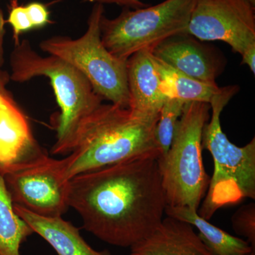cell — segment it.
Listing matches in <instances>:
<instances>
[{
	"label": "cell",
	"instance_id": "19",
	"mask_svg": "<svg viewBox=\"0 0 255 255\" xmlns=\"http://www.w3.org/2000/svg\"><path fill=\"white\" fill-rule=\"evenodd\" d=\"M231 222L233 230L255 249V203L241 206L233 215Z\"/></svg>",
	"mask_w": 255,
	"mask_h": 255
},
{
	"label": "cell",
	"instance_id": "14",
	"mask_svg": "<svg viewBox=\"0 0 255 255\" xmlns=\"http://www.w3.org/2000/svg\"><path fill=\"white\" fill-rule=\"evenodd\" d=\"M15 212L30 228L43 238L58 255H111L108 251H97L87 244L72 223L58 217L33 214L14 204Z\"/></svg>",
	"mask_w": 255,
	"mask_h": 255
},
{
	"label": "cell",
	"instance_id": "8",
	"mask_svg": "<svg viewBox=\"0 0 255 255\" xmlns=\"http://www.w3.org/2000/svg\"><path fill=\"white\" fill-rule=\"evenodd\" d=\"M14 204L46 217H58L67 211L69 182L63 159L50 158L43 150L15 164L2 174Z\"/></svg>",
	"mask_w": 255,
	"mask_h": 255
},
{
	"label": "cell",
	"instance_id": "2",
	"mask_svg": "<svg viewBox=\"0 0 255 255\" xmlns=\"http://www.w3.org/2000/svg\"><path fill=\"white\" fill-rule=\"evenodd\" d=\"M158 118H141L129 109L102 104L84 121L70 155L63 159L65 178L70 180L142 156L159 157L155 139Z\"/></svg>",
	"mask_w": 255,
	"mask_h": 255
},
{
	"label": "cell",
	"instance_id": "7",
	"mask_svg": "<svg viewBox=\"0 0 255 255\" xmlns=\"http://www.w3.org/2000/svg\"><path fill=\"white\" fill-rule=\"evenodd\" d=\"M196 0H164L140 9L124 7L117 17L105 14L100 21L101 38L107 50L127 60L140 50H152L170 37L188 33Z\"/></svg>",
	"mask_w": 255,
	"mask_h": 255
},
{
	"label": "cell",
	"instance_id": "24",
	"mask_svg": "<svg viewBox=\"0 0 255 255\" xmlns=\"http://www.w3.org/2000/svg\"><path fill=\"white\" fill-rule=\"evenodd\" d=\"M5 19L4 14H3L2 10L0 7V67L4 63V48H3V43H4V37L5 34Z\"/></svg>",
	"mask_w": 255,
	"mask_h": 255
},
{
	"label": "cell",
	"instance_id": "6",
	"mask_svg": "<svg viewBox=\"0 0 255 255\" xmlns=\"http://www.w3.org/2000/svg\"><path fill=\"white\" fill-rule=\"evenodd\" d=\"M105 14L102 4H94L87 29L80 38L56 36L40 43L48 55L65 60L78 70L91 84L94 91L113 105L128 109L127 60H121L107 50L101 38L100 21Z\"/></svg>",
	"mask_w": 255,
	"mask_h": 255
},
{
	"label": "cell",
	"instance_id": "13",
	"mask_svg": "<svg viewBox=\"0 0 255 255\" xmlns=\"http://www.w3.org/2000/svg\"><path fill=\"white\" fill-rule=\"evenodd\" d=\"M130 250V255H216L201 241L191 225L169 216Z\"/></svg>",
	"mask_w": 255,
	"mask_h": 255
},
{
	"label": "cell",
	"instance_id": "18",
	"mask_svg": "<svg viewBox=\"0 0 255 255\" xmlns=\"http://www.w3.org/2000/svg\"><path fill=\"white\" fill-rule=\"evenodd\" d=\"M185 102L174 99H166L160 112L155 128V139L160 156L168 152L173 140L176 128Z\"/></svg>",
	"mask_w": 255,
	"mask_h": 255
},
{
	"label": "cell",
	"instance_id": "11",
	"mask_svg": "<svg viewBox=\"0 0 255 255\" xmlns=\"http://www.w3.org/2000/svg\"><path fill=\"white\" fill-rule=\"evenodd\" d=\"M41 151L12 96L9 92L0 93V174Z\"/></svg>",
	"mask_w": 255,
	"mask_h": 255
},
{
	"label": "cell",
	"instance_id": "16",
	"mask_svg": "<svg viewBox=\"0 0 255 255\" xmlns=\"http://www.w3.org/2000/svg\"><path fill=\"white\" fill-rule=\"evenodd\" d=\"M153 58L159 77V90L167 99L179 100L185 103H209L213 96L221 90L217 85L199 81L171 68L154 56Z\"/></svg>",
	"mask_w": 255,
	"mask_h": 255
},
{
	"label": "cell",
	"instance_id": "5",
	"mask_svg": "<svg viewBox=\"0 0 255 255\" xmlns=\"http://www.w3.org/2000/svg\"><path fill=\"white\" fill-rule=\"evenodd\" d=\"M211 106L185 103L168 152L157 159L166 204L198 211L209 188L202 157V132Z\"/></svg>",
	"mask_w": 255,
	"mask_h": 255
},
{
	"label": "cell",
	"instance_id": "1",
	"mask_svg": "<svg viewBox=\"0 0 255 255\" xmlns=\"http://www.w3.org/2000/svg\"><path fill=\"white\" fill-rule=\"evenodd\" d=\"M158 156L135 157L75 176L68 206L85 230L112 246L131 248L158 227L165 197Z\"/></svg>",
	"mask_w": 255,
	"mask_h": 255
},
{
	"label": "cell",
	"instance_id": "26",
	"mask_svg": "<svg viewBox=\"0 0 255 255\" xmlns=\"http://www.w3.org/2000/svg\"><path fill=\"white\" fill-rule=\"evenodd\" d=\"M247 1H249V2L255 7V0H247Z\"/></svg>",
	"mask_w": 255,
	"mask_h": 255
},
{
	"label": "cell",
	"instance_id": "4",
	"mask_svg": "<svg viewBox=\"0 0 255 255\" xmlns=\"http://www.w3.org/2000/svg\"><path fill=\"white\" fill-rule=\"evenodd\" d=\"M238 91L237 85H229L213 96L212 116L203 129L202 148L212 155L214 169L198 214L208 221L221 208L255 199V138L239 147L230 141L221 127V113Z\"/></svg>",
	"mask_w": 255,
	"mask_h": 255
},
{
	"label": "cell",
	"instance_id": "10",
	"mask_svg": "<svg viewBox=\"0 0 255 255\" xmlns=\"http://www.w3.org/2000/svg\"><path fill=\"white\" fill-rule=\"evenodd\" d=\"M152 54L171 68L199 81L217 85L225 61L212 47L203 44L189 33L177 35L161 42Z\"/></svg>",
	"mask_w": 255,
	"mask_h": 255
},
{
	"label": "cell",
	"instance_id": "20",
	"mask_svg": "<svg viewBox=\"0 0 255 255\" xmlns=\"http://www.w3.org/2000/svg\"><path fill=\"white\" fill-rule=\"evenodd\" d=\"M5 23L12 27L15 45L19 43L21 34L33 29L26 6L18 4V0L10 1L9 17L5 20Z\"/></svg>",
	"mask_w": 255,
	"mask_h": 255
},
{
	"label": "cell",
	"instance_id": "12",
	"mask_svg": "<svg viewBox=\"0 0 255 255\" xmlns=\"http://www.w3.org/2000/svg\"><path fill=\"white\" fill-rule=\"evenodd\" d=\"M129 110L136 117L158 118L166 97L159 90V77L152 50L132 54L127 63Z\"/></svg>",
	"mask_w": 255,
	"mask_h": 255
},
{
	"label": "cell",
	"instance_id": "15",
	"mask_svg": "<svg viewBox=\"0 0 255 255\" xmlns=\"http://www.w3.org/2000/svg\"><path fill=\"white\" fill-rule=\"evenodd\" d=\"M165 214L197 228L201 241L216 255H246L255 251L248 241L211 224L196 210L166 206Z\"/></svg>",
	"mask_w": 255,
	"mask_h": 255
},
{
	"label": "cell",
	"instance_id": "27",
	"mask_svg": "<svg viewBox=\"0 0 255 255\" xmlns=\"http://www.w3.org/2000/svg\"><path fill=\"white\" fill-rule=\"evenodd\" d=\"M246 255H255V251L251 252V253H248V254H247Z\"/></svg>",
	"mask_w": 255,
	"mask_h": 255
},
{
	"label": "cell",
	"instance_id": "23",
	"mask_svg": "<svg viewBox=\"0 0 255 255\" xmlns=\"http://www.w3.org/2000/svg\"><path fill=\"white\" fill-rule=\"evenodd\" d=\"M242 55V65L249 67L253 75L255 73V44L250 46L243 52Z\"/></svg>",
	"mask_w": 255,
	"mask_h": 255
},
{
	"label": "cell",
	"instance_id": "17",
	"mask_svg": "<svg viewBox=\"0 0 255 255\" xmlns=\"http://www.w3.org/2000/svg\"><path fill=\"white\" fill-rule=\"evenodd\" d=\"M33 230L16 214L14 203L0 174V255H20V248Z\"/></svg>",
	"mask_w": 255,
	"mask_h": 255
},
{
	"label": "cell",
	"instance_id": "22",
	"mask_svg": "<svg viewBox=\"0 0 255 255\" xmlns=\"http://www.w3.org/2000/svg\"><path fill=\"white\" fill-rule=\"evenodd\" d=\"M84 2L92 4H117L129 9H140L146 7L147 4L141 0H83Z\"/></svg>",
	"mask_w": 255,
	"mask_h": 255
},
{
	"label": "cell",
	"instance_id": "21",
	"mask_svg": "<svg viewBox=\"0 0 255 255\" xmlns=\"http://www.w3.org/2000/svg\"><path fill=\"white\" fill-rule=\"evenodd\" d=\"M26 10L33 28L44 27L48 23H51L50 20V12L46 4L43 3L33 1L26 5Z\"/></svg>",
	"mask_w": 255,
	"mask_h": 255
},
{
	"label": "cell",
	"instance_id": "3",
	"mask_svg": "<svg viewBox=\"0 0 255 255\" xmlns=\"http://www.w3.org/2000/svg\"><path fill=\"white\" fill-rule=\"evenodd\" d=\"M10 80L24 82L38 76L49 79L60 114L57 119L56 141L53 155L70 153L84 121L102 105L87 79L75 67L54 55L43 57L27 40L14 45L10 56Z\"/></svg>",
	"mask_w": 255,
	"mask_h": 255
},
{
	"label": "cell",
	"instance_id": "9",
	"mask_svg": "<svg viewBox=\"0 0 255 255\" xmlns=\"http://www.w3.org/2000/svg\"><path fill=\"white\" fill-rule=\"evenodd\" d=\"M255 10L247 0H196L188 33L201 41L225 42L242 55L255 44Z\"/></svg>",
	"mask_w": 255,
	"mask_h": 255
},
{
	"label": "cell",
	"instance_id": "25",
	"mask_svg": "<svg viewBox=\"0 0 255 255\" xmlns=\"http://www.w3.org/2000/svg\"><path fill=\"white\" fill-rule=\"evenodd\" d=\"M10 80V75L7 72L0 69V93L8 92L6 89V85Z\"/></svg>",
	"mask_w": 255,
	"mask_h": 255
}]
</instances>
